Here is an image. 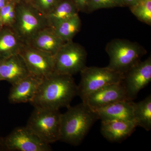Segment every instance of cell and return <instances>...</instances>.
<instances>
[{
  "mask_svg": "<svg viewBox=\"0 0 151 151\" xmlns=\"http://www.w3.org/2000/svg\"><path fill=\"white\" fill-rule=\"evenodd\" d=\"M24 44L12 28H2L0 30V60L18 54Z\"/></svg>",
  "mask_w": 151,
  "mask_h": 151,
  "instance_id": "obj_17",
  "label": "cell"
},
{
  "mask_svg": "<svg viewBox=\"0 0 151 151\" xmlns=\"http://www.w3.org/2000/svg\"><path fill=\"white\" fill-rule=\"evenodd\" d=\"M105 50L110 58L107 67L123 74L140 61L142 57L147 53L137 42L118 38L109 42Z\"/></svg>",
  "mask_w": 151,
  "mask_h": 151,
  "instance_id": "obj_3",
  "label": "cell"
},
{
  "mask_svg": "<svg viewBox=\"0 0 151 151\" xmlns=\"http://www.w3.org/2000/svg\"><path fill=\"white\" fill-rule=\"evenodd\" d=\"M54 58V73L73 76L86 67L87 52L82 45L72 40L65 42Z\"/></svg>",
  "mask_w": 151,
  "mask_h": 151,
  "instance_id": "obj_7",
  "label": "cell"
},
{
  "mask_svg": "<svg viewBox=\"0 0 151 151\" xmlns=\"http://www.w3.org/2000/svg\"><path fill=\"white\" fill-rule=\"evenodd\" d=\"M78 12L72 0H61L45 17L49 27L53 28L63 21L78 14Z\"/></svg>",
  "mask_w": 151,
  "mask_h": 151,
  "instance_id": "obj_18",
  "label": "cell"
},
{
  "mask_svg": "<svg viewBox=\"0 0 151 151\" xmlns=\"http://www.w3.org/2000/svg\"><path fill=\"white\" fill-rule=\"evenodd\" d=\"M6 150L17 151H50V144L45 142L27 127H19L3 138Z\"/></svg>",
  "mask_w": 151,
  "mask_h": 151,
  "instance_id": "obj_8",
  "label": "cell"
},
{
  "mask_svg": "<svg viewBox=\"0 0 151 151\" xmlns=\"http://www.w3.org/2000/svg\"><path fill=\"white\" fill-rule=\"evenodd\" d=\"M42 79L30 74L12 85L8 97L10 103H30L35 97Z\"/></svg>",
  "mask_w": 151,
  "mask_h": 151,
  "instance_id": "obj_13",
  "label": "cell"
},
{
  "mask_svg": "<svg viewBox=\"0 0 151 151\" xmlns=\"http://www.w3.org/2000/svg\"><path fill=\"white\" fill-rule=\"evenodd\" d=\"M129 8L132 14L139 20L151 25V0H142Z\"/></svg>",
  "mask_w": 151,
  "mask_h": 151,
  "instance_id": "obj_21",
  "label": "cell"
},
{
  "mask_svg": "<svg viewBox=\"0 0 151 151\" xmlns=\"http://www.w3.org/2000/svg\"><path fill=\"white\" fill-rule=\"evenodd\" d=\"M124 100H129L121 82L105 86L89 94L82 101L95 110Z\"/></svg>",
  "mask_w": 151,
  "mask_h": 151,
  "instance_id": "obj_11",
  "label": "cell"
},
{
  "mask_svg": "<svg viewBox=\"0 0 151 151\" xmlns=\"http://www.w3.org/2000/svg\"><path fill=\"white\" fill-rule=\"evenodd\" d=\"M151 81V58L139 61L123 74L122 83L129 100H133Z\"/></svg>",
  "mask_w": 151,
  "mask_h": 151,
  "instance_id": "obj_10",
  "label": "cell"
},
{
  "mask_svg": "<svg viewBox=\"0 0 151 151\" xmlns=\"http://www.w3.org/2000/svg\"><path fill=\"white\" fill-rule=\"evenodd\" d=\"M89 0H72L78 12H86Z\"/></svg>",
  "mask_w": 151,
  "mask_h": 151,
  "instance_id": "obj_25",
  "label": "cell"
},
{
  "mask_svg": "<svg viewBox=\"0 0 151 151\" xmlns=\"http://www.w3.org/2000/svg\"><path fill=\"white\" fill-rule=\"evenodd\" d=\"M61 0H32V4L46 16L55 8Z\"/></svg>",
  "mask_w": 151,
  "mask_h": 151,
  "instance_id": "obj_24",
  "label": "cell"
},
{
  "mask_svg": "<svg viewBox=\"0 0 151 151\" xmlns=\"http://www.w3.org/2000/svg\"><path fill=\"white\" fill-rule=\"evenodd\" d=\"M22 1L24 2L29 3V4H32V0H20V1Z\"/></svg>",
  "mask_w": 151,
  "mask_h": 151,
  "instance_id": "obj_28",
  "label": "cell"
},
{
  "mask_svg": "<svg viewBox=\"0 0 151 151\" xmlns=\"http://www.w3.org/2000/svg\"><path fill=\"white\" fill-rule=\"evenodd\" d=\"M81 81L78 85V95L81 100L103 87L122 81L123 74L108 67L86 66L80 72Z\"/></svg>",
  "mask_w": 151,
  "mask_h": 151,
  "instance_id": "obj_6",
  "label": "cell"
},
{
  "mask_svg": "<svg viewBox=\"0 0 151 151\" xmlns=\"http://www.w3.org/2000/svg\"><path fill=\"white\" fill-rule=\"evenodd\" d=\"M133 100H124L94 110L101 121L122 120L134 121Z\"/></svg>",
  "mask_w": 151,
  "mask_h": 151,
  "instance_id": "obj_15",
  "label": "cell"
},
{
  "mask_svg": "<svg viewBox=\"0 0 151 151\" xmlns=\"http://www.w3.org/2000/svg\"><path fill=\"white\" fill-rule=\"evenodd\" d=\"M65 43L55 34L52 28L47 27L37 33L27 44L55 55Z\"/></svg>",
  "mask_w": 151,
  "mask_h": 151,
  "instance_id": "obj_16",
  "label": "cell"
},
{
  "mask_svg": "<svg viewBox=\"0 0 151 151\" xmlns=\"http://www.w3.org/2000/svg\"><path fill=\"white\" fill-rule=\"evenodd\" d=\"M15 20L13 29L25 44H27L37 33L49 27L46 17L32 4L16 3Z\"/></svg>",
  "mask_w": 151,
  "mask_h": 151,
  "instance_id": "obj_4",
  "label": "cell"
},
{
  "mask_svg": "<svg viewBox=\"0 0 151 151\" xmlns=\"http://www.w3.org/2000/svg\"><path fill=\"white\" fill-rule=\"evenodd\" d=\"M16 4L15 2L11 0L0 9V20L3 27H12L13 25L15 20Z\"/></svg>",
  "mask_w": 151,
  "mask_h": 151,
  "instance_id": "obj_22",
  "label": "cell"
},
{
  "mask_svg": "<svg viewBox=\"0 0 151 151\" xmlns=\"http://www.w3.org/2000/svg\"><path fill=\"white\" fill-rule=\"evenodd\" d=\"M78 93V85L73 76L53 73L42 79L30 103L34 107L59 110L69 107Z\"/></svg>",
  "mask_w": 151,
  "mask_h": 151,
  "instance_id": "obj_1",
  "label": "cell"
},
{
  "mask_svg": "<svg viewBox=\"0 0 151 151\" xmlns=\"http://www.w3.org/2000/svg\"><path fill=\"white\" fill-rule=\"evenodd\" d=\"M11 0H0V9L7 4Z\"/></svg>",
  "mask_w": 151,
  "mask_h": 151,
  "instance_id": "obj_27",
  "label": "cell"
},
{
  "mask_svg": "<svg viewBox=\"0 0 151 151\" xmlns=\"http://www.w3.org/2000/svg\"><path fill=\"white\" fill-rule=\"evenodd\" d=\"M30 74L19 53L0 60V78L1 81H8L13 85Z\"/></svg>",
  "mask_w": 151,
  "mask_h": 151,
  "instance_id": "obj_12",
  "label": "cell"
},
{
  "mask_svg": "<svg viewBox=\"0 0 151 151\" xmlns=\"http://www.w3.org/2000/svg\"><path fill=\"white\" fill-rule=\"evenodd\" d=\"M19 53L32 75L43 78L54 73L55 55L27 44H24Z\"/></svg>",
  "mask_w": 151,
  "mask_h": 151,
  "instance_id": "obj_9",
  "label": "cell"
},
{
  "mask_svg": "<svg viewBox=\"0 0 151 151\" xmlns=\"http://www.w3.org/2000/svg\"><path fill=\"white\" fill-rule=\"evenodd\" d=\"M137 127L134 121L122 120L101 121V132L112 142H121L129 137Z\"/></svg>",
  "mask_w": 151,
  "mask_h": 151,
  "instance_id": "obj_14",
  "label": "cell"
},
{
  "mask_svg": "<svg viewBox=\"0 0 151 151\" xmlns=\"http://www.w3.org/2000/svg\"><path fill=\"white\" fill-rule=\"evenodd\" d=\"M81 27V19L77 14L63 21L52 28L63 41L66 42L73 40Z\"/></svg>",
  "mask_w": 151,
  "mask_h": 151,
  "instance_id": "obj_20",
  "label": "cell"
},
{
  "mask_svg": "<svg viewBox=\"0 0 151 151\" xmlns=\"http://www.w3.org/2000/svg\"><path fill=\"white\" fill-rule=\"evenodd\" d=\"M60 116L59 140L77 146L82 143L93 124L98 119L94 110L82 102L68 107Z\"/></svg>",
  "mask_w": 151,
  "mask_h": 151,
  "instance_id": "obj_2",
  "label": "cell"
},
{
  "mask_svg": "<svg viewBox=\"0 0 151 151\" xmlns=\"http://www.w3.org/2000/svg\"><path fill=\"white\" fill-rule=\"evenodd\" d=\"M133 116L137 127L146 131L151 129V96L149 95L144 100L133 103Z\"/></svg>",
  "mask_w": 151,
  "mask_h": 151,
  "instance_id": "obj_19",
  "label": "cell"
},
{
  "mask_svg": "<svg viewBox=\"0 0 151 151\" xmlns=\"http://www.w3.org/2000/svg\"><path fill=\"white\" fill-rule=\"evenodd\" d=\"M1 81V78H0V81Z\"/></svg>",
  "mask_w": 151,
  "mask_h": 151,
  "instance_id": "obj_31",
  "label": "cell"
},
{
  "mask_svg": "<svg viewBox=\"0 0 151 151\" xmlns=\"http://www.w3.org/2000/svg\"><path fill=\"white\" fill-rule=\"evenodd\" d=\"M34 108L26 127L47 144L59 141L61 114L59 110Z\"/></svg>",
  "mask_w": 151,
  "mask_h": 151,
  "instance_id": "obj_5",
  "label": "cell"
},
{
  "mask_svg": "<svg viewBox=\"0 0 151 151\" xmlns=\"http://www.w3.org/2000/svg\"><path fill=\"white\" fill-rule=\"evenodd\" d=\"M123 6L121 0H89L86 12L89 13L100 9Z\"/></svg>",
  "mask_w": 151,
  "mask_h": 151,
  "instance_id": "obj_23",
  "label": "cell"
},
{
  "mask_svg": "<svg viewBox=\"0 0 151 151\" xmlns=\"http://www.w3.org/2000/svg\"><path fill=\"white\" fill-rule=\"evenodd\" d=\"M12 1H14L16 3H18L20 1V0H12Z\"/></svg>",
  "mask_w": 151,
  "mask_h": 151,
  "instance_id": "obj_30",
  "label": "cell"
},
{
  "mask_svg": "<svg viewBox=\"0 0 151 151\" xmlns=\"http://www.w3.org/2000/svg\"><path fill=\"white\" fill-rule=\"evenodd\" d=\"M124 6L131 7L137 4L142 0H121Z\"/></svg>",
  "mask_w": 151,
  "mask_h": 151,
  "instance_id": "obj_26",
  "label": "cell"
},
{
  "mask_svg": "<svg viewBox=\"0 0 151 151\" xmlns=\"http://www.w3.org/2000/svg\"><path fill=\"white\" fill-rule=\"evenodd\" d=\"M3 27L1 23V20H0V30Z\"/></svg>",
  "mask_w": 151,
  "mask_h": 151,
  "instance_id": "obj_29",
  "label": "cell"
}]
</instances>
